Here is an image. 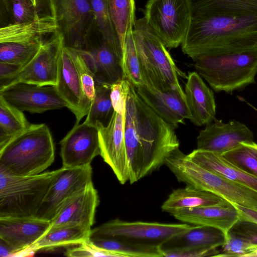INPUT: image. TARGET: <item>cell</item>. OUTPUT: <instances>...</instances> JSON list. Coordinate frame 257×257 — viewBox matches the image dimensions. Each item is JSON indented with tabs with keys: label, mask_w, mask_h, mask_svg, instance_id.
<instances>
[{
	"label": "cell",
	"mask_w": 257,
	"mask_h": 257,
	"mask_svg": "<svg viewBox=\"0 0 257 257\" xmlns=\"http://www.w3.org/2000/svg\"><path fill=\"white\" fill-rule=\"evenodd\" d=\"M175 129L141 99L131 84L124 122L130 184L159 169L171 153L179 148Z\"/></svg>",
	"instance_id": "6da1fadb"
},
{
	"label": "cell",
	"mask_w": 257,
	"mask_h": 257,
	"mask_svg": "<svg viewBox=\"0 0 257 257\" xmlns=\"http://www.w3.org/2000/svg\"><path fill=\"white\" fill-rule=\"evenodd\" d=\"M182 52L194 61L203 56L257 50V15L192 16Z\"/></svg>",
	"instance_id": "7a4b0ae2"
},
{
	"label": "cell",
	"mask_w": 257,
	"mask_h": 257,
	"mask_svg": "<svg viewBox=\"0 0 257 257\" xmlns=\"http://www.w3.org/2000/svg\"><path fill=\"white\" fill-rule=\"evenodd\" d=\"M54 158V142L48 126L31 124L0 149V170L17 176L37 175L51 166Z\"/></svg>",
	"instance_id": "3957f363"
},
{
	"label": "cell",
	"mask_w": 257,
	"mask_h": 257,
	"mask_svg": "<svg viewBox=\"0 0 257 257\" xmlns=\"http://www.w3.org/2000/svg\"><path fill=\"white\" fill-rule=\"evenodd\" d=\"M133 34L145 85L162 91H176L185 96L179 77L187 76L177 67L167 47L144 17L136 20Z\"/></svg>",
	"instance_id": "277c9868"
},
{
	"label": "cell",
	"mask_w": 257,
	"mask_h": 257,
	"mask_svg": "<svg viewBox=\"0 0 257 257\" xmlns=\"http://www.w3.org/2000/svg\"><path fill=\"white\" fill-rule=\"evenodd\" d=\"M194 61L198 73L216 92L232 93L255 82L257 50L203 56Z\"/></svg>",
	"instance_id": "5b68a950"
},
{
	"label": "cell",
	"mask_w": 257,
	"mask_h": 257,
	"mask_svg": "<svg viewBox=\"0 0 257 257\" xmlns=\"http://www.w3.org/2000/svg\"><path fill=\"white\" fill-rule=\"evenodd\" d=\"M59 171L17 176L0 170V218L35 217Z\"/></svg>",
	"instance_id": "8992f818"
},
{
	"label": "cell",
	"mask_w": 257,
	"mask_h": 257,
	"mask_svg": "<svg viewBox=\"0 0 257 257\" xmlns=\"http://www.w3.org/2000/svg\"><path fill=\"white\" fill-rule=\"evenodd\" d=\"M144 18L167 48H177L185 39L191 22L190 1L149 0Z\"/></svg>",
	"instance_id": "52a82bcc"
},
{
	"label": "cell",
	"mask_w": 257,
	"mask_h": 257,
	"mask_svg": "<svg viewBox=\"0 0 257 257\" xmlns=\"http://www.w3.org/2000/svg\"><path fill=\"white\" fill-rule=\"evenodd\" d=\"M176 177L186 185L211 192L232 204L257 211L256 191L212 173L190 158L180 163Z\"/></svg>",
	"instance_id": "ba28073f"
},
{
	"label": "cell",
	"mask_w": 257,
	"mask_h": 257,
	"mask_svg": "<svg viewBox=\"0 0 257 257\" xmlns=\"http://www.w3.org/2000/svg\"><path fill=\"white\" fill-rule=\"evenodd\" d=\"M66 46L84 50L96 25L90 0H47Z\"/></svg>",
	"instance_id": "9c48e42d"
},
{
	"label": "cell",
	"mask_w": 257,
	"mask_h": 257,
	"mask_svg": "<svg viewBox=\"0 0 257 257\" xmlns=\"http://www.w3.org/2000/svg\"><path fill=\"white\" fill-rule=\"evenodd\" d=\"M192 225L186 223L127 221L115 219L91 229L90 236L112 237L160 247L169 238L186 231Z\"/></svg>",
	"instance_id": "30bf717a"
},
{
	"label": "cell",
	"mask_w": 257,
	"mask_h": 257,
	"mask_svg": "<svg viewBox=\"0 0 257 257\" xmlns=\"http://www.w3.org/2000/svg\"><path fill=\"white\" fill-rule=\"evenodd\" d=\"M65 45L63 34L57 31L45 41L35 56L17 75L1 84L0 90L19 83L56 86L59 60Z\"/></svg>",
	"instance_id": "8fae6325"
},
{
	"label": "cell",
	"mask_w": 257,
	"mask_h": 257,
	"mask_svg": "<svg viewBox=\"0 0 257 257\" xmlns=\"http://www.w3.org/2000/svg\"><path fill=\"white\" fill-rule=\"evenodd\" d=\"M92 183L91 165L72 168L62 167L35 217L51 222L69 200Z\"/></svg>",
	"instance_id": "7c38bea8"
},
{
	"label": "cell",
	"mask_w": 257,
	"mask_h": 257,
	"mask_svg": "<svg viewBox=\"0 0 257 257\" xmlns=\"http://www.w3.org/2000/svg\"><path fill=\"white\" fill-rule=\"evenodd\" d=\"M125 113H119L114 110L107 125L98 123L96 125L98 131L100 155L121 184L129 181L124 141Z\"/></svg>",
	"instance_id": "4fadbf2b"
},
{
	"label": "cell",
	"mask_w": 257,
	"mask_h": 257,
	"mask_svg": "<svg viewBox=\"0 0 257 257\" xmlns=\"http://www.w3.org/2000/svg\"><path fill=\"white\" fill-rule=\"evenodd\" d=\"M0 96L22 111L32 113L67 107L55 86L52 85L16 83L0 90Z\"/></svg>",
	"instance_id": "5bb4252c"
},
{
	"label": "cell",
	"mask_w": 257,
	"mask_h": 257,
	"mask_svg": "<svg viewBox=\"0 0 257 257\" xmlns=\"http://www.w3.org/2000/svg\"><path fill=\"white\" fill-rule=\"evenodd\" d=\"M60 144L62 167L66 168L91 165L100 154L98 128L85 121L75 123Z\"/></svg>",
	"instance_id": "9a60e30c"
},
{
	"label": "cell",
	"mask_w": 257,
	"mask_h": 257,
	"mask_svg": "<svg viewBox=\"0 0 257 257\" xmlns=\"http://www.w3.org/2000/svg\"><path fill=\"white\" fill-rule=\"evenodd\" d=\"M78 50L96 81L111 84L123 78L121 49L108 43L97 31L85 49Z\"/></svg>",
	"instance_id": "2e32d148"
},
{
	"label": "cell",
	"mask_w": 257,
	"mask_h": 257,
	"mask_svg": "<svg viewBox=\"0 0 257 257\" xmlns=\"http://www.w3.org/2000/svg\"><path fill=\"white\" fill-rule=\"evenodd\" d=\"M253 141L252 132L234 119L227 122L215 118L206 124L197 138V149L222 155L242 143Z\"/></svg>",
	"instance_id": "e0dca14e"
},
{
	"label": "cell",
	"mask_w": 257,
	"mask_h": 257,
	"mask_svg": "<svg viewBox=\"0 0 257 257\" xmlns=\"http://www.w3.org/2000/svg\"><path fill=\"white\" fill-rule=\"evenodd\" d=\"M57 91L75 115L79 123L81 119L87 115V107L85 96L82 88L79 73L71 51L65 45L62 49L59 62L57 84Z\"/></svg>",
	"instance_id": "ac0fdd59"
},
{
	"label": "cell",
	"mask_w": 257,
	"mask_h": 257,
	"mask_svg": "<svg viewBox=\"0 0 257 257\" xmlns=\"http://www.w3.org/2000/svg\"><path fill=\"white\" fill-rule=\"evenodd\" d=\"M51 227V222L36 217L0 218V241L9 246L12 256L31 246Z\"/></svg>",
	"instance_id": "d6986e66"
},
{
	"label": "cell",
	"mask_w": 257,
	"mask_h": 257,
	"mask_svg": "<svg viewBox=\"0 0 257 257\" xmlns=\"http://www.w3.org/2000/svg\"><path fill=\"white\" fill-rule=\"evenodd\" d=\"M141 99L174 128L190 118L185 96L174 91H162L147 85L136 88Z\"/></svg>",
	"instance_id": "ffe728a7"
},
{
	"label": "cell",
	"mask_w": 257,
	"mask_h": 257,
	"mask_svg": "<svg viewBox=\"0 0 257 257\" xmlns=\"http://www.w3.org/2000/svg\"><path fill=\"white\" fill-rule=\"evenodd\" d=\"M171 214L183 223L219 229L227 237L229 230L240 219L239 211L229 202L222 204L181 209Z\"/></svg>",
	"instance_id": "44dd1931"
},
{
	"label": "cell",
	"mask_w": 257,
	"mask_h": 257,
	"mask_svg": "<svg viewBox=\"0 0 257 257\" xmlns=\"http://www.w3.org/2000/svg\"><path fill=\"white\" fill-rule=\"evenodd\" d=\"M99 202L97 191L92 183L62 207L51 221V227L78 225L91 229Z\"/></svg>",
	"instance_id": "7402d4cb"
},
{
	"label": "cell",
	"mask_w": 257,
	"mask_h": 257,
	"mask_svg": "<svg viewBox=\"0 0 257 257\" xmlns=\"http://www.w3.org/2000/svg\"><path fill=\"white\" fill-rule=\"evenodd\" d=\"M187 78L184 93L189 119L198 126L206 124L215 118L213 92L197 72H189Z\"/></svg>",
	"instance_id": "603a6c76"
},
{
	"label": "cell",
	"mask_w": 257,
	"mask_h": 257,
	"mask_svg": "<svg viewBox=\"0 0 257 257\" xmlns=\"http://www.w3.org/2000/svg\"><path fill=\"white\" fill-rule=\"evenodd\" d=\"M227 238L226 234L217 228L192 225L186 231L169 238L160 248L162 251L214 249L224 245Z\"/></svg>",
	"instance_id": "cb8c5ba5"
},
{
	"label": "cell",
	"mask_w": 257,
	"mask_h": 257,
	"mask_svg": "<svg viewBox=\"0 0 257 257\" xmlns=\"http://www.w3.org/2000/svg\"><path fill=\"white\" fill-rule=\"evenodd\" d=\"M91 229L78 225H65L51 228L29 247L14 256H32L37 251L78 245L88 240Z\"/></svg>",
	"instance_id": "d4e9b609"
},
{
	"label": "cell",
	"mask_w": 257,
	"mask_h": 257,
	"mask_svg": "<svg viewBox=\"0 0 257 257\" xmlns=\"http://www.w3.org/2000/svg\"><path fill=\"white\" fill-rule=\"evenodd\" d=\"M188 155L205 169L257 191V177L242 171L221 155L196 149Z\"/></svg>",
	"instance_id": "484cf974"
},
{
	"label": "cell",
	"mask_w": 257,
	"mask_h": 257,
	"mask_svg": "<svg viewBox=\"0 0 257 257\" xmlns=\"http://www.w3.org/2000/svg\"><path fill=\"white\" fill-rule=\"evenodd\" d=\"M192 16L244 17L257 15V0H189Z\"/></svg>",
	"instance_id": "4316f807"
},
{
	"label": "cell",
	"mask_w": 257,
	"mask_h": 257,
	"mask_svg": "<svg viewBox=\"0 0 257 257\" xmlns=\"http://www.w3.org/2000/svg\"><path fill=\"white\" fill-rule=\"evenodd\" d=\"M228 202L211 192L186 185L173 190L162 204L161 209L162 211L171 214L181 209L222 204Z\"/></svg>",
	"instance_id": "83f0119b"
},
{
	"label": "cell",
	"mask_w": 257,
	"mask_h": 257,
	"mask_svg": "<svg viewBox=\"0 0 257 257\" xmlns=\"http://www.w3.org/2000/svg\"><path fill=\"white\" fill-rule=\"evenodd\" d=\"M59 31L55 19L44 14L38 19L26 23L10 25L0 28V43L20 40L47 39Z\"/></svg>",
	"instance_id": "f1b7e54d"
},
{
	"label": "cell",
	"mask_w": 257,
	"mask_h": 257,
	"mask_svg": "<svg viewBox=\"0 0 257 257\" xmlns=\"http://www.w3.org/2000/svg\"><path fill=\"white\" fill-rule=\"evenodd\" d=\"M88 242L99 250L117 257H163L160 247L133 243L112 237L90 236Z\"/></svg>",
	"instance_id": "f546056e"
},
{
	"label": "cell",
	"mask_w": 257,
	"mask_h": 257,
	"mask_svg": "<svg viewBox=\"0 0 257 257\" xmlns=\"http://www.w3.org/2000/svg\"><path fill=\"white\" fill-rule=\"evenodd\" d=\"M38 0H0V28L38 19Z\"/></svg>",
	"instance_id": "4dcf8cb0"
},
{
	"label": "cell",
	"mask_w": 257,
	"mask_h": 257,
	"mask_svg": "<svg viewBox=\"0 0 257 257\" xmlns=\"http://www.w3.org/2000/svg\"><path fill=\"white\" fill-rule=\"evenodd\" d=\"M31 125L23 111L0 96V149Z\"/></svg>",
	"instance_id": "1f68e13d"
},
{
	"label": "cell",
	"mask_w": 257,
	"mask_h": 257,
	"mask_svg": "<svg viewBox=\"0 0 257 257\" xmlns=\"http://www.w3.org/2000/svg\"><path fill=\"white\" fill-rule=\"evenodd\" d=\"M111 21L121 49L136 21L135 0H107Z\"/></svg>",
	"instance_id": "d6a6232c"
},
{
	"label": "cell",
	"mask_w": 257,
	"mask_h": 257,
	"mask_svg": "<svg viewBox=\"0 0 257 257\" xmlns=\"http://www.w3.org/2000/svg\"><path fill=\"white\" fill-rule=\"evenodd\" d=\"M46 39L21 40L0 43V62L25 66L37 53Z\"/></svg>",
	"instance_id": "836d02e7"
},
{
	"label": "cell",
	"mask_w": 257,
	"mask_h": 257,
	"mask_svg": "<svg viewBox=\"0 0 257 257\" xmlns=\"http://www.w3.org/2000/svg\"><path fill=\"white\" fill-rule=\"evenodd\" d=\"M110 86L95 80V97L85 122L95 126L98 123L107 124L114 111L110 98Z\"/></svg>",
	"instance_id": "e575fe53"
},
{
	"label": "cell",
	"mask_w": 257,
	"mask_h": 257,
	"mask_svg": "<svg viewBox=\"0 0 257 257\" xmlns=\"http://www.w3.org/2000/svg\"><path fill=\"white\" fill-rule=\"evenodd\" d=\"M121 66L123 78L127 79L135 88L146 84L134 40L133 30L127 35L121 49Z\"/></svg>",
	"instance_id": "d590c367"
},
{
	"label": "cell",
	"mask_w": 257,
	"mask_h": 257,
	"mask_svg": "<svg viewBox=\"0 0 257 257\" xmlns=\"http://www.w3.org/2000/svg\"><path fill=\"white\" fill-rule=\"evenodd\" d=\"M221 155L242 171L257 177V144L253 141L242 143Z\"/></svg>",
	"instance_id": "8d00e7d4"
},
{
	"label": "cell",
	"mask_w": 257,
	"mask_h": 257,
	"mask_svg": "<svg viewBox=\"0 0 257 257\" xmlns=\"http://www.w3.org/2000/svg\"><path fill=\"white\" fill-rule=\"evenodd\" d=\"M90 1L94 14L97 31L108 43L121 49L110 17L107 0Z\"/></svg>",
	"instance_id": "74e56055"
},
{
	"label": "cell",
	"mask_w": 257,
	"mask_h": 257,
	"mask_svg": "<svg viewBox=\"0 0 257 257\" xmlns=\"http://www.w3.org/2000/svg\"><path fill=\"white\" fill-rule=\"evenodd\" d=\"M71 51L80 77L88 111L95 93V78L79 50L69 47Z\"/></svg>",
	"instance_id": "f35d334b"
},
{
	"label": "cell",
	"mask_w": 257,
	"mask_h": 257,
	"mask_svg": "<svg viewBox=\"0 0 257 257\" xmlns=\"http://www.w3.org/2000/svg\"><path fill=\"white\" fill-rule=\"evenodd\" d=\"M222 247V253L217 256H249L257 249V246L230 233H228L226 242Z\"/></svg>",
	"instance_id": "ab89813d"
},
{
	"label": "cell",
	"mask_w": 257,
	"mask_h": 257,
	"mask_svg": "<svg viewBox=\"0 0 257 257\" xmlns=\"http://www.w3.org/2000/svg\"><path fill=\"white\" fill-rule=\"evenodd\" d=\"M131 83L126 79H120L110 86V98L114 111L121 114L125 113L126 103Z\"/></svg>",
	"instance_id": "60d3db41"
},
{
	"label": "cell",
	"mask_w": 257,
	"mask_h": 257,
	"mask_svg": "<svg viewBox=\"0 0 257 257\" xmlns=\"http://www.w3.org/2000/svg\"><path fill=\"white\" fill-rule=\"evenodd\" d=\"M228 233L240 237L248 242L257 246V224L256 223L239 219L231 227Z\"/></svg>",
	"instance_id": "b9f144b4"
},
{
	"label": "cell",
	"mask_w": 257,
	"mask_h": 257,
	"mask_svg": "<svg viewBox=\"0 0 257 257\" xmlns=\"http://www.w3.org/2000/svg\"><path fill=\"white\" fill-rule=\"evenodd\" d=\"M64 254L69 257H117L112 253L98 249L91 245L88 241L78 244L76 247L67 249Z\"/></svg>",
	"instance_id": "7bdbcfd3"
},
{
	"label": "cell",
	"mask_w": 257,
	"mask_h": 257,
	"mask_svg": "<svg viewBox=\"0 0 257 257\" xmlns=\"http://www.w3.org/2000/svg\"><path fill=\"white\" fill-rule=\"evenodd\" d=\"M216 248L209 249H191L187 250H167L163 251L165 257H203L217 256L219 251Z\"/></svg>",
	"instance_id": "ee69618b"
},
{
	"label": "cell",
	"mask_w": 257,
	"mask_h": 257,
	"mask_svg": "<svg viewBox=\"0 0 257 257\" xmlns=\"http://www.w3.org/2000/svg\"><path fill=\"white\" fill-rule=\"evenodd\" d=\"M23 67L19 64L0 62L1 84L14 77Z\"/></svg>",
	"instance_id": "f6af8a7d"
},
{
	"label": "cell",
	"mask_w": 257,
	"mask_h": 257,
	"mask_svg": "<svg viewBox=\"0 0 257 257\" xmlns=\"http://www.w3.org/2000/svg\"><path fill=\"white\" fill-rule=\"evenodd\" d=\"M239 211L240 219L245 220L257 224V211L238 205L232 204Z\"/></svg>",
	"instance_id": "bcb514c9"
},
{
	"label": "cell",
	"mask_w": 257,
	"mask_h": 257,
	"mask_svg": "<svg viewBox=\"0 0 257 257\" xmlns=\"http://www.w3.org/2000/svg\"><path fill=\"white\" fill-rule=\"evenodd\" d=\"M13 251L12 248L3 242L0 241V256L8 257L12 256Z\"/></svg>",
	"instance_id": "7dc6e473"
}]
</instances>
